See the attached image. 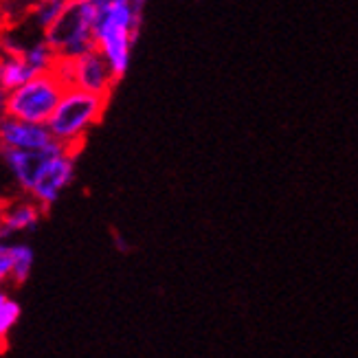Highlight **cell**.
Instances as JSON below:
<instances>
[{
    "label": "cell",
    "mask_w": 358,
    "mask_h": 358,
    "mask_svg": "<svg viewBox=\"0 0 358 358\" xmlns=\"http://www.w3.org/2000/svg\"><path fill=\"white\" fill-rule=\"evenodd\" d=\"M95 9V44L110 62L119 80L130 69L134 44L141 36L143 15L132 9L130 0H90Z\"/></svg>",
    "instance_id": "obj_1"
},
{
    "label": "cell",
    "mask_w": 358,
    "mask_h": 358,
    "mask_svg": "<svg viewBox=\"0 0 358 358\" xmlns=\"http://www.w3.org/2000/svg\"><path fill=\"white\" fill-rule=\"evenodd\" d=\"M108 101H110V97L69 86L46 126H49L55 141L66 148L80 150L86 134L103 119Z\"/></svg>",
    "instance_id": "obj_2"
},
{
    "label": "cell",
    "mask_w": 358,
    "mask_h": 358,
    "mask_svg": "<svg viewBox=\"0 0 358 358\" xmlns=\"http://www.w3.org/2000/svg\"><path fill=\"white\" fill-rule=\"evenodd\" d=\"M66 88L53 71L40 73L5 92L3 113L34 123H49Z\"/></svg>",
    "instance_id": "obj_3"
},
{
    "label": "cell",
    "mask_w": 358,
    "mask_h": 358,
    "mask_svg": "<svg viewBox=\"0 0 358 358\" xmlns=\"http://www.w3.org/2000/svg\"><path fill=\"white\" fill-rule=\"evenodd\" d=\"M42 38L49 42L57 57L75 59L92 49L95 44V9L90 0H71L59 18L44 31Z\"/></svg>",
    "instance_id": "obj_4"
},
{
    "label": "cell",
    "mask_w": 358,
    "mask_h": 358,
    "mask_svg": "<svg viewBox=\"0 0 358 358\" xmlns=\"http://www.w3.org/2000/svg\"><path fill=\"white\" fill-rule=\"evenodd\" d=\"M77 154H80V150H75V148L59 150L42 169V174L29 196H34L44 209H51L62 198L66 187L73 182L75 167H77Z\"/></svg>",
    "instance_id": "obj_5"
},
{
    "label": "cell",
    "mask_w": 358,
    "mask_h": 358,
    "mask_svg": "<svg viewBox=\"0 0 358 358\" xmlns=\"http://www.w3.org/2000/svg\"><path fill=\"white\" fill-rule=\"evenodd\" d=\"M121 80L115 75L110 62L99 49H92L80 57L71 59V86L84 88L97 95L110 97Z\"/></svg>",
    "instance_id": "obj_6"
},
{
    "label": "cell",
    "mask_w": 358,
    "mask_h": 358,
    "mask_svg": "<svg viewBox=\"0 0 358 358\" xmlns=\"http://www.w3.org/2000/svg\"><path fill=\"white\" fill-rule=\"evenodd\" d=\"M64 148L66 145H62L59 141H53L51 145L38 150H0V159L5 161L7 169L11 172L15 185L22 189V194H31L46 163Z\"/></svg>",
    "instance_id": "obj_7"
},
{
    "label": "cell",
    "mask_w": 358,
    "mask_h": 358,
    "mask_svg": "<svg viewBox=\"0 0 358 358\" xmlns=\"http://www.w3.org/2000/svg\"><path fill=\"white\" fill-rule=\"evenodd\" d=\"M55 141L46 123L0 115V150H38Z\"/></svg>",
    "instance_id": "obj_8"
},
{
    "label": "cell",
    "mask_w": 358,
    "mask_h": 358,
    "mask_svg": "<svg viewBox=\"0 0 358 358\" xmlns=\"http://www.w3.org/2000/svg\"><path fill=\"white\" fill-rule=\"evenodd\" d=\"M44 211L46 209L29 194H24V198H18V200H9L7 205H0V217H3L7 238H15V236H22V233L36 231Z\"/></svg>",
    "instance_id": "obj_9"
},
{
    "label": "cell",
    "mask_w": 358,
    "mask_h": 358,
    "mask_svg": "<svg viewBox=\"0 0 358 358\" xmlns=\"http://www.w3.org/2000/svg\"><path fill=\"white\" fill-rule=\"evenodd\" d=\"M40 75L31 62L27 59L24 51L20 53H0V90H13L15 86L24 84L31 77Z\"/></svg>",
    "instance_id": "obj_10"
},
{
    "label": "cell",
    "mask_w": 358,
    "mask_h": 358,
    "mask_svg": "<svg viewBox=\"0 0 358 358\" xmlns=\"http://www.w3.org/2000/svg\"><path fill=\"white\" fill-rule=\"evenodd\" d=\"M9 251H11V284L22 286L31 277V271H34L36 253L31 244L18 242L15 238L9 240Z\"/></svg>",
    "instance_id": "obj_11"
},
{
    "label": "cell",
    "mask_w": 358,
    "mask_h": 358,
    "mask_svg": "<svg viewBox=\"0 0 358 358\" xmlns=\"http://www.w3.org/2000/svg\"><path fill=\"white\" fill-rule=\"evenodd\" d=\"M69 3L71 0H31V5H29L31 20H34V24L44 34V31L59 18V13L66 9Z\"/></svg>",
    "instance_id": "obj_12"
},
{
    "label": "cell",
    "mask_w": 358,
    "mask_h": 358,
    "mask_svg": "<svg viewBox=\"0 0 358 358\" xmlns=\"http://www.w3.org/2000/svg\"><path fill=\"white\" fill-rule=\"evenodd\" d=\"M11 282V251L9 240L0 242V288Z\"/></svg>",
    "instance_id": "obj_13"
},
{
    "label": "cell",
    "mask_w": 358,
    "mask_h": 358,
    "mask_svg": "<svg viewBox=\"0 0 358 358\" xmlns=\"http://www.w3.org/2000/svg\"><path fill=\"white\" fill-rule=\"evenodd\" d=\"M3 240H11V238H7V231L3 227V217H0V242H3Z\"/></svg>",
    "instance_id": "obj_14"
},
{
    "label": "cell",
    "mask_w": 358,
    "mask_h": 358,
    "mask_svg": "<svg viewBox=\"0 0 358 358\" xmlns=\"http://www.w3.org/2000/svg\"><path fill=\"white\" fill-rule=\"evenodd\" d=\"M3 101H5V90H0V115H3Z\"/></svg>",
    "instance_id": "obj_15"
},
{
    "label": "cell",
    "mask_w": 358,
    "mask_h": 358,
    "mask_svg": "<svg viewBox=\"0 0 358 358\" xmlns=\"http://www.w3.org/2000/svg\"><path fill=\"white\" fill-rule=\"evenodd\" d=\"M7 294H9V292H7L5 288H0V303H3V299L7 297Z\"/></svg>",
    "instance_id": "obj_16"
}]
</instances>
